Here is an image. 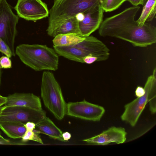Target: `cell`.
I'll use <instances>...</instances> for the list:
<instances>
[{
    "label": "cell",
    "mask_w": 156,
    "mask_h": 156,
    "mask_svg": "<svg viewBox=\"0 0 156 156\" xmlns=\"http://www.w3.org/2000/svg\"><path fill=\"white\" fill-rule=\"evenodd\" d=\"M140 9L133 6L106 18L98 29L99 35L121 39L135 47H145L155 43L156 27L148 22L140 27L135 20Z\"/></svg>",
    "instance_id": "cell-1"
},
{
    "label": "cell",
    "mask_w": 156,
    "mask_h": 156,
    "mask_svg": "<svg viewBox=\"0 0 156 156\" xmlns=\"http://www.w3.org/2000/svg\"><path fill=\"white\" fill-rule=\"evenodd\" d=\"M15 53L24 64L35 71L58 69V54L46 45L21 44L17 46Z\"/></svg>",
    "instance_id": "cell-2"
},
{
    "label": "cell",
    "mask_w": 156,
    "mask_h": 156,
    "mask_svg": "<svg viewBox=\"0 0 156 156\" xmlns=\"http://www.w3.org/2000/svg\"><path fill=\"white\" fill-rule=\"evenodd\" d=\"M53 47L58 55L82 63H83V58L87 56L96 57L98 61H101L107 60L110 55L109 49L106 45L93 36L85 37L83 41L73 45Z\"/></svg>",
    "instance_id": "cell-3"
},
{
    "label": "cell",
    "mask_w": 156,
    "mask_h": 156,
    "mask_svg": "<svg viewBox=\"0 0 156 156\" xmlns=\"http://www.w3.org/2000/svg\"><path fill=\"white\" fill-rule=\"evenodd\" d=\"M41 96L45 106L58 120L62 119L66 115L67 103L60 86L53 74L44 71L42 74Z\"/></svg>",
    "instance_id": "cell-4"
},
{
    "label": "cell",
    "mask_w": 156,
    "mask_h": 156,
    "mask_svg": "<svg viewBox=\"0 0 156 156\" xmlns=\"http://www.w3.org/2000/svg\"><path fill=\"white\" fill-rule=\"evenodd\" d=\"M145 92L142 96L137 98L124 106V111L121 116V120L132 127L136 124L138 119L149 100L156 93V69L148 77L144 87Z\"/></svg>",
    "instance_id": "cell-5"
},
{
    "label": "cell",
    "mask_w": 156,
    "mask_h": 156,
    "mask_svg": "<svg viewBox=\"0 0 156 156\" xmlns=\"http://www.w3.org/2000/svg\"><path fill=\"white\" fill-rule=\"evenodd\" d=\"M103 0H54L49 12V21L73 17L83 13Z\"/></svg>",
    "instance_id": "cell-6"
},
{
    "label": "cell",
    "mask_w": 156,
    "mask_h": 156,
    "mask_svg": "<svg viewBox=\"0 0 156 156\" xmlns=\"http://www.w3.org/2000/svg\"><path fill=\"white\" fill-rule=\"evenodd\" d=\"M18 16L14 14L6 0L0 1V37L10 49L13 56L15 55V39L17 34Z\"/></svg>",
    "instance_id": "cell-7"
},
{
    "label": "cell",
    "mask_w": 156,
    "mask_h": 156,
    "mask_svg": "<svg viewBox=\"0 0 156 156\" xmlns=\"http://www.w3.org/2000/svg\"><path fill=\"white\" fill-rule=\"evenodd\" d=\"M46 117L42 109L38 110L19 106H3L0 113V122H12L23 125L28 122L36 124Z\"/></svg>",
    "instance_id": "cell-8"
},
{
    "label": "cell",
    "mask_w": 156,
    "mask_h": 156,
    "mask_svg": "<svg viewBox=\"0 0 156 156\" xmlns=\"http://www.w3.org/2000/svg\"><path fill=\"white\" fill-rule=\"evenodd\" d=\"M105 110L102 106L88 102L85 99L67 103L66 114L83 120L99 121Z\"/></svg>",
    "instance_id": "cell-9"
},
{
    "label": "cell",
    "mask_w": 156,
    "mask_h": 156,
    "mask_svg": "<svg viewBox=\"0 0 156 156\" xmlns=\"http://www.w3.org/2000/svg\"><path fill=\"white\" fill-rule=\"evenodd\" d=\"M20 17L36 22L48 16L47 5L41 0H18L14 8Z\"/></svg>",
    "instance_id": "cell-10"
},
{
    "label": "cell",
    "mask_w": 156,
    "mask_h": 156,
    "mask_svg": "<svg viewBox=\"0 0 156 156\" xmlns=\"http://www.w3.org/2000/svg\"><path fill=\"white\" fill-rule=\"evenodd\" d=\"M104 11L101 4L77 15L80 35L86 37L98 29L103 20Z\"/></svg>",
    "instance_id": "cell-11"
},
{
    "label": "cell",
    "mask_w": 156,
    "mask_h": 156,
    "mask_svg": "<svg viewBox=\"0 0 156 156\" xmlns=\"http://www.w3.org/2000/svg\"><path fill=\"white\" fill-rule=\"evenodd\" d=\"M127 134L123 127L112 126L98 135L83 140L95 145H105L111 143L121 144L125 142Z\"/></svg>",
    "instance_id": "cell-12"
},
{
    "label": "cell",
    "mask_w": 156,
    "mask_h": 156,
    "mask_svg": "<svg viewBox=\"0 0 156 156\" xmlns=\"http://www.w3.org/2000/svg\"><path fill=\"white\" fill-rule=\"evenodd\" d=\"M46 31L48 35L53 37L58 35L67 34H73L81 36L78 27V20L76 16L66 19L49 21Z\"/></svg>",
    "instance_id": "cell-13"
},
{
    "label": "cell",
    "mask_w": 156,
    "mask_h": 156,
    "mask_svg": "<svg viewBox=\"0 0 156 156\" xmlns=\"http://www.w3.org/2000/svg\"><path fill=\"white\" fill-rule=\"evenodd\" d=\"M5 107L19 106L35 109H42L41 100L31 93H15L6 97Z\"/></svg>",
    "instance_id": "cell-14"
},
{
    "label": "cell",
    "mask_w": 156,
    "mask_h": 156,
    "mask_svg": "<svg viewBox=\"0 0 156 156\" xmlns=\"http://www.w3.org/2000/svg\"><path fill=\"white\" fill-rule=\"evenodd\" d=\"M34 131L39 134L46 135L54 139L65 142L62 137V131L48 117L36 124Z\"/></svg>",
    "instance_id": "cell-15"
},
{
    "label": "cell",
    "mask_w": 156,
    "mask_h": 156,
    "mask_svg": "<svg viewBox=\"0 0 156 156\" xmlns=\"http://www.w3.org/2000/svg\"><path fill=\"white\" fill-rule=\"evenodd\" d=\"M0 129L8 137L14 139L22 138L26 131L24 125L12 122H0Z\"/></svg>",
    "instance_id": "cell-16"
},
{
    "label": "cell",
    "mask_w": 156,
    "mask_h": 156,
    "mask_svg": "<svg viewBox=\"0 0 156 156\" xmlns=\"http://www.w3.org/2000/svg\"><path fill=\"white\" fill-rule=\"evenodd\" d=\"M156 13V0H147L143 6L142 11L136 20L138 25L143 26L146 22L152 21L155 18Z\"/></svg>",
    "instance_id": "cell-17"
},
{
    "label": "cell",
    "mask_w": 156,
    "mask_h": 156,
    "mask_svg": "<svg viewBox=\"0 0 156 156\" xmlns=\"http://www.w3.org/2000/svg\"><path fill=\"white\" fill-rule=\"evenodd\" d=\"M85 38V37L75 34H64L55 36L52 40V42L54 46L67 47L77 44Z\"/></svg>",
    "instance_id": "cell-18"
},
{
    "label": "cell",
    "mask_w": 156,
    "mask_h": 156,
    "mask_svg": "<svg viewBox=\"0 0 156 156\" xmlns=\"http://www.w3.org/2000/svg\"><path fill=\"white\" fill-rule=\"evenodd\" d=\"M127 0H103L101 6L104 12H111L119 8Z\"/></svg>",
    "instance_id": "cell-19"
},
{
    "label": "cell",
    "mask_w": 156,
    "mask_h": 156,
    "mask_svg": "<svg viewBox=\"0 0 156 156\" xmlns=\"http://www.w3.org/2000/svg\"><path fill=\"white\" fill-rule=\"evenodd\" d=\"M39 134L33 131L26 130L25 133L21 138L22 142L24 143L29 140H32L41 144H44L43 141Z\"/></svg>",
    "instance_id": "cell-20"
},
{
    "label": "cell",
    "mask_w": 156,
    "mask_h": 156,
    "mask_svg": "<svg viewBox=\"0 0 156 156\" xmlns=\"http://www.w3.org/2000/svg\"><path fill=\"white\" fill-rule=\"evenodd\" d=\"M0 51L9 58L12 56V52L9 48L0 37Z\"/></svg>",
    "instance_id": "cell-21"
},
{
    "label": "cell",
    "mask_w": 156,
    "mask_h": 156,
    "mask_svg": "<svg viewBox=\"0 0 156 156\" xmlns=\"http://www.w3.org/2000/svg\"><path fill=\"white\" fill-rule=\"evenodd\" d=\"M12 65V62L8 57L3 56L0 58V69L10 68Z\"/></svg>",
    "instance_id": "cell-22"
},
{
    "label": "cell",
    "mask_w": 156,
    "mask_h": 156,
    "mask_svg": "<svg viewBox=\"0 0 156 156\" xmlns=\"http://www.w3.org/2000/svg\"><path fill=\"white\" fill-rule=\"evenodd\" d=\"M25 143H18L10 141L0 136V145H24Z\"/></svg>",
    "instance_id": "cell-23"
},
{
    "label": "cell",
    "mask_w": 156,
    "mask_h": 156,
    "mask_svg": "<svg viewBox=\"0 0 156 156\" xmlns=\"http://www.w3.org/2000/svg\"><path fill=\"white\" fill-rule=\"evenodd\" d=\"M83 60V63L88 64H91L96 61H98L97 57L92 55L87 56L84 58Z\"/></svg>",
    "instance_id": "cell-24"
},
{
    "label": "cell",
    "mask_w": 156,
    "mask_h": 156,
    "mask_svg": "<svg viewBox=\"0 0 156 156\" xmlns=\"http://www.w3.org/2000/svg\"><path fill=\"white\" fill-rule=\"evenodd\" d=\"M145 91L144 88L138 86L137 87L135 91V94L137 98L143 96L145 93Z\"/></svg>",
    "instance_id": "cell-25"
},
{
    "label": "cell",
    "mask_w": 156,
    "mask_h": 156,
    "mask_svg": "<svg viewBox=\"0 0 156 156\" xmlns=\"http://www.w3.org/2000/svg\"><path fill=\"white\" fill-rule=\"evenodd\" d=\"M36 124L34 123L28 122L24 125L27 130L33 131L35 128Z\"/></svg>",
    "instance_id": "cell-26"
},
{
    "label": "cell",
    "mask_w": 156,
    "mask_h": 156,
    "mask_svg": "<svg viewBox=\"0 0 156 156\" xmlns=\"http://www.w3.org/2000/svg\"><path fill=\"white\" fill-rule=\"evenodd\" d=\"M133 6L143 5V0H127Z\"/></svg>",
    "instance_id": "cell-27"
},
{
    "label": "cell",
    "mask_w": 156,
    "mask_h": 156,
    "mask_svg": "<svg viewBox=\"0 0 156 156\" xmlns=\"http://www.w3.org/2000/svg\"><path fill=\"white\" fill-rule=\"evenodd\" d=\"M62 138L65 142L70 139L71 136V134L68 132H66L62 133Z\"/></svg>",
    "instance_id": "cell-28"
},
{
    "label": "cell",
    "mask_w": 156,
    "mask_h": 156,
    "mask_svg": "<svg viewBox=\"0 0 156 156\" xmlns=\"http://www.w3.org/2000/svg\"><path fill=\"white\" fill-rule=\"evenodd\" d=\"M7 101L6 97L2 96L0 95V107L5 105Z\"/></svg>",
    "instance_id": "cell-29"
},
{
    "label": "cell",
    "mask_w": 156,
    "mask_h": 156,
    "mask_svg": "<svg viewBox=\"0 0 156 156\" xmlns=\"http://www.w3.org/2000/svg\"><path fill=\"white\" fill-rule=\"evenodd\" d=\"M147 1V0H143V6H144L145 5V4L146 3V2Z\"/></svg>",
    "instance_id": "cell-30"
},
{
    "label": "cell",
    "mask_w": 156,
    "mask_h": 156,
    "mask_svg": "<svg viewBox=\"0 0 156 156\" xmlns=\"http://www.w3.org/2000/svg\"><path fill=\"white\" fill-rule=\"evenodd\" d=\"M1 69H0V84L1 83Z\"/></svg>",
    "instance_id": "cell-31"
},
{
    "label": "cell",
    "mask_w": 156,
    "mask_h": 156,
    "mask_svg": "<svg viewBox=\"0 0 156 156\" xmlns=\"http://www.w3.org/2000/svg\"></svg>",
    "instance_id": "cell-32"
}]
</instances>
